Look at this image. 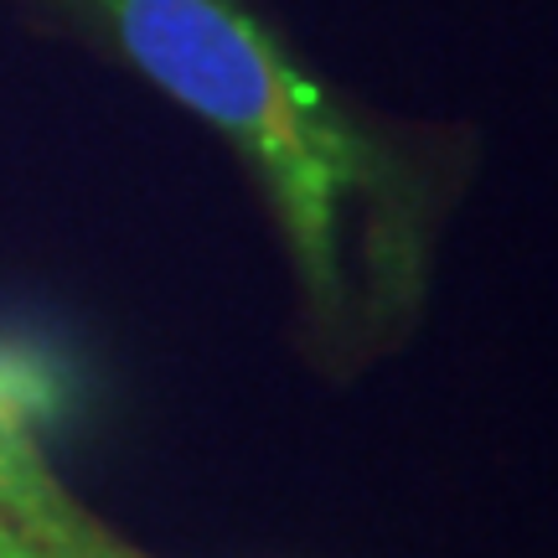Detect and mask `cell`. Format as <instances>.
Masks as SVG:
<instances>
[{
  "instance_id": "2",
  "label": "cell",
  "mask_w": 558,
  "mask_h": 558,
  "mask_svg": "<svg viewBox=\"0 0 558 558\" xmlns=\"http://www.w3.org/2000/svg\"><path fill=\"white\" fill-rule=\"evenodd\" d=\"M47 373L0 357V512L47 558H145L62 481L47 450Z\"/></svg>"
},
{
  "instance_id": "3",
  "label": "cell",
  "mask_w": 558,
  "mask_h": 558,
  "mask_svg": "<svg viewBox=\"0 0 558 558\" xmlns=\"http://www.w3.org/2000/svg\"><path fill=\"white\" fill-rule=\"evenodd\" d=\"M0 558H47L37 548V543L26 538V533H21L16 522L5 518V512H0Z\"/></svg>"
},
{
  "instance_id": "1",
  "label": "cell",
  "mask_w": 558,
  "mask_h": 558,
  "mask_svg": "<svg viewBox=\"0 0 558 558\" xmlns=\"http://www.w3.org/2000/svg\"><path fill=\"white\" fill-rule=\"evenodd\" d=\"M166 99L218 130L275 213L300 300L347 337L393 295V160L320 88L290 47L233 0H88Z\"/></svg>"
}]
</instances>
